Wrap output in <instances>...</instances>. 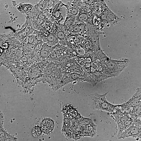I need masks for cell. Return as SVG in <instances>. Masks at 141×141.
Segmentation results:
<instances>
[{
	"label": "cell",
	"mask_w": 141,
	"mask_h": 141,
	"mask_svg": "<svg viewBox=\"0 0 141 141\" xmlns=\"http://www.w3.org/2000/svg\"><path fill=\"white\" fill-rule=\"evenodd\" d=\"M33 6L28 4H24L20 5L18 7L19 10L21 13H26L30 11Z\"/></svg>",
	"instance_id": "obj_7"
},
{
	"label": "cell",
	"mask_w": 141,
	"mask_h": 141,
	"mask_svg": "<svg viewBox=\"0 0 141 141\" xmlns=\"http://www.w3.org/2000/svg\"><path fill=\"white\" fill-rule=\"evenodd\" d=\"M128 113L134 120L141 118V102L130 109Z\"/></svg>",
	"instance_id": "obj_6"
},
{
	"label": "cell",
	"mask_w": 141,
	"mask_h": 141,
	"mask_svg": "<svg viewBox=\"0 0 141 141\" xmlns=\"http://www.w3.org/2000/svg\"><path fill=\"white\" fill-rule=\"evenodd\" d=\"M125 61L109 60L104 64V74L108 77L118 76L127 66Z\"/></svg>",
	"instance_id": "obj_3"
},
{
	"label": "cell",
	"mask_w": 141,
	"mask_h": 141,
	"mask_svg": "<svg viewBox=\"0 0 141 141\" xmlns=\"http://www.w3.org/2000/svg\"><path fill=\"white\" fill-rule=\"evenodd\" d=\"M39 33L40 35L43 37H46L49 34L48 31L44 28L41 29Z\"/></svg>",
	"instance_id": "obj_9"
},
{
	"label": "cell",
	"mask_w": 141,
	"mask_h": 141,
	"mask_svg": "<svg viewBox=\"0 0 141 141\" xmlns=\"http://www.w3.org/2000/svg\"><path fill=\"white\" fill-rule=\"evenodd\" d=\"M108 93L103 94L96 93L90 94L89 96V103L90 108L113 113L118 105H114L107 101L106 96Z\"/></svg>",
	"instance_id": "obj_1"
},
{
	"label": "cell",
	"mask_w": 141,
	"mask_h": 141,
	"mask_svg": "<svg viewBox=\"0 0 141 141\" xmlns=\"http://www.w3.org/2000/svg\"><path fill=\"white\" fill-rule=\"evenodd\" d=\"M42 132L41 127L38 125H36L32 130V134L33 137H37L41 135Z\"/></svg>",
	"instance_id": "obj_8"
},
{
	"label": "cell",
	"mask_w": 141,
	"mask_h": 141,
	"mask_svg": "<svg viewBox=\"0 0 141 141\" xmlns=\"http://www.w3.org/2000/svg\"><path fill=\"white\" fill-rule=\"evenodd\" d=\"M131 126L126 130L121 135L120 138L129 137H137L141 136V121L134 120Z\"/></svg>",
	"instance_id": "obj_4"
},
{
	"label": "cell",
	"mask_w": 141,
	"mask_h": 141,
	"mask_svg": "<svg viewBox=\"0 0 141 141\" xmlns=\"http://www.w3.org/2000/svg\"><path fill=\"white\" fill-rule=\"evenodd\" d=\"M50 26V28L49 30L50 32L51 33H54L56 31L57 29L56 27L53 24H51Z\"/></svg>",
	"instance_id": "obj_10"
},
{
	"label": "cell",
	"mask_w": 141,
	"mask_h": 141,
	"mask_svg": "<svg viewBox=\"0 0 141 141\" xmlns=\"http://www.w3.org/2000/svg\"><path fill=\"white\" fill-rule=\"evenodd\" d=\"M42 132L45 134H48L53 130L55 124L54 121L49 118H46L42 121L40 124Z\"/></svg>",
	"instance_id": "obj_5"
},
{
	"label": "cell",
	"mask_w": 141,
	"mask_h": 141,
	"mask_svg": "<svg viewBox=\"0 0 141 141\" xmlns=\"http://www.w3.org/2000/svg\"><path fill=\"white\" fill-rule=\"evenodd\" d=\"M2 46L4 48L7 49L8 46V44L7 43H4L2 44Z\"/></svg>",
	"instance_id": "obj_11"
},
{
	"label": "cell",
	"mask_w": 141,
	"mask_h": 141,
	"mask_svg": "<svg viewBox=\"0 0 141 141\" xmlns=\"http://www.w3.org/2000/svg\"><path fill=\"white\" fill-rule=\"evenodd\" d=\"M112 113L118 126V137L120 139L122 133L131 125L133 120L128 113L118 109Z\"/></svg>",
	"instance_id": "obj_2"
}]
</instances>
